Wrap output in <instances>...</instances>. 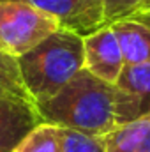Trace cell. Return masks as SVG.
Segmentation results:
<instances>
[{
	"label": "cell",
	"mask_w": 150,
	"mask_h": 152,
	"mask_svg": "<svg viewBox=\"0 0 150 152\" xmlns=\"http://www.w3.org/2000/svg\"><path fill=\"white\" fill-rule=\"evenodd\" d=\"M117 87L81 69L53 97L36 104L42 122L104 138L117 127Z\"/></svg>",
	"instance_id": "1"
},
{
	"label": "cell",
	"mask_w": 150,
	"mask_h": 152,
	"mask_svg": "<svg viewBox=\"0 0 150 152\" xmlns=\"http://www.w3.org/2000/svg\"><path fill=\"white\" fill-rule=\"evenodd\" d=\"M16 62L34 104L44 103L83 69V37L58 28Z\"/></svg>",
	"instance_id": "2"
},
{
	"label": "cell",
	"mask_w": 150,
	"mask_h": 152,
	"mask_svg": "<svg viewBox=\"0 0 150 152\" xmlns=\"http://www.w3.org/2000/svg\"><path fill=\"white\" fill-rule=\"evenodd\" d=\"M58 28L55 18L25 2L0 0V50L14 58L28 53Z\"/></svg>",
	"instance_id": "3"
},
{
	"label": "cell",
	"mask_w": 150,
	"mask_h": 152,
	"mask_svg": "<svg viewBox=\"0 0 150 152\" xmlns=\"http://www.w3.org/2000/svg\"><path fill=\"white\" fill-rule=\"evenodd\" d=\"M115 87L117 127L150 115V62L125 64Z\"/></svg>",
	"instance_id": "4"
},
{
	"label": "cell",
	"mask_w": 150,
	"mask_h": 152,
	"mask_svg": "<svg viewBox=\"0 0 150 152\" xmlns=\"http://www.w3.org/2000/svg\"><path fill=\"white\" fill-rule=\"evenodd\" d=\"M55 18L60 28L85 37L104 27L103 0H16Z\"/></svg>",
	"instance_id": "5"
},
{
	"label": "cell",
	"mask_w": 150,
	"mask_h": 152,
	"mask_svg": "<svg viewBox=\"0 0 150 152\" xmlns=\"http://www.w3.org/2000/svg\"><path fill=\"white\" fill-rule=\"evenodd\" d=\"M125 62L111 27L104 25L83 37V69L115 85Z\"/></svg>",
	"instance_id": "6"
},
{
	"label": "cell",
	"mask_w": 150,
	"mask_h": 152,
	"mask_svg": "<svg viewBox=\"0 0 150 152\" xmlns=\"http://www.w3.org/2000/svg\"><path fill=\"white\" fill-rule=\"evenodd\" d=\"M41 122L36 104L0 90V152H11Z\"/></svg>",
	"instance_id": "7"
},
{
	"label": "cell",
	"mask_w": 150,
	"mask_h": 152,
	"mask_svg": "<svg viewBox=\"0 0 150 152\" xmlns=\"http://www.w3.org/2000/svg\"><path fill=\"white\" fill-rule=\"evenodd\" d=\"M125 64L150 62V11L133 12L110 23Z\"/></svg>",
	"instance_id": "8"
},
{
	"label": "cell",
	"mask_w": 150,
	"mask_h": 152,
	"mask_svg": "<svg viewBox=\"0 0 150 152\" xmlns=\"http://www.w3.org/2000/svg\"><path fill=\"white\" fill-rule=\"evenodd\" d=\"M62 140V127L41 122L27 133L11 152H58Z\"/></svg>",
	"instance_id": "9"
},
{
	"label": "cell",
	"mask_w": 150,
	"mask_h": 152,
	"mask_svg": "<svg viewBox=\"0 0 150 152\" xmlns=\"http://www.w3.org/2000/svg\"><path fill=\"white\" fill-rule=\"evenodd\" d=\"M0 90L9 92L23 101H28L34 104L32 97L28 96L21 76H20V69H18V62L14 57L7 55L5 51L0 50Z\"/></svg>",
	"instance_id": "10"
},
{
	"label": "cell",
	"mask_w": 150,
	"mask_h": 152,
	"mask_svg": "<svg viewBox=\"0 0 150 152\" xmlns=\"http://www.w3.org/2000/svg\"><path fill=\"white\" fill-rule=\"evenodd\" d=\"M58 152H104V138L62 127V140Z\"/></svg>",
	"instance_id": "11"
},
{
	"label": "cell",
	"mask_w": 150,
	"mask_h": 152,
	"mask_svg": "<svg viewBox=\"0 0 150 152\" xmlns=\"http://www.w3.org/2000/svg\"><path fill=\"white\" fill-rule=\"evenodd\" d=\"M104 4V23L110 25L113 21L125 18L133 12L150 11V0H103Z\"/></svg>",
	"instance_id": "12"
}]
</instances>
